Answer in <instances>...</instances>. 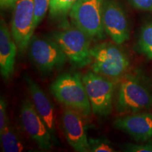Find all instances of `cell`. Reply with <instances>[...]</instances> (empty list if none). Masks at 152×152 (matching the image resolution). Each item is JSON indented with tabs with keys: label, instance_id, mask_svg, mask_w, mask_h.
Returning <instances> with one entry per match:
<instances>
[{
	"label": "cell",
	"instance_id": "cell-15",
	"mask_svg": "<svg viewBox=\"0 0 152 152\" xmlns=\"http://www.w3.org/2000/svg\"><path fill=\"white\" fill-rule=\"evenodd\" d=\"M0 140L4 152H20L25 150L24 144L9 125L0 132Z\"/></svg>",
	"mask_w": 152,
	"mask_h": 152
},
{
	"label": "cell",
	"instance_id": "cell-23",
	"mask_svg": "<svg viewBox=\"0 0 152 152\" xmlns=\"http://www.w3.org/2000/svg\"><path fill=\"white\" fill-rule=\"evenodd\" d=\"M18 0H0V6L2 9H10L14 7Z\"/></svg>",
	"mask_w": 152,
	"mask_h": 152
},
{
	"label": "cell",
	"instance_id": "cell-16",
	"mask_svg": "<svg viewBox=\"0 0 152 152\" xmlns=\"http://www.w3.org/2000/svg\"><path fill=\"white\" fill-rule=\"evenodd\" d=\"M137 49L141 54L152 60V23L142 28L137 42Z\"/></svg>",
	"mask_w": 152,
	"mask_h": 152
},
{
	"label": "cell",
	"instance_id": "cell-8",
	"mask_svg": "<svg viewBox=\"0 0 152 152\" xmlns=\"http://www.w3.org/2000/svg\"><path fill=\"white\" fill-rule=\"evenodd\" d=\"M11 32L18 50L23 53L29 47L35 32L34 0H18L14 7Z\"/></svg>",
	"mask_w": 152,
	"mask_h": 152
},
{
	"label": "cell",
	"instance_id": "cell-12",
	"mask_svg": "<svg viewBox=\"0 0 152 152\" xmlns=\"http://www.w3.org/2000/svg\"><path fill=\"white\" fill-rule=\"evenodd\" d=\"M114 128L128 134L138 142L152 140V113L148 112L125 114L117 118Z\"/></svg>",
	"mask_w": 152,
	"mask_h": 152
},
{
	"label": "cell",
	"instance_id": "cell-7",
	"mask_svg": "<svg viewBox=\"0 0 152 152\" xmlns=\"http://www.w3.org/2000/svg\"><path fill=\"white\" fill-rule=\"evenodd\" d=\"M28 50L31 61L44 73L61 69L68 60L64 51L53 39L33 36Z\"/></svg>",
	"mask_w": 152,
	"mask_h": 152
},
{
	"label": "cell",
	"instance_id": "cell-21",
	"mask_svg": "<svg viewBox=\"0 0 152 152\" xmlns=\"http://www.w3.org/2000/svg\"><path fill=\"white\" fill-rule=\"evenodd\" d=\"M9 125V117L7 113V102L4 98L0 99V132Z\"/></svg>",
	"mask_w": 152,
	"mask_h": 152
},
{
	"label": "cell",
	"instance_id": "cell-17",
	"mask_svg": "<svg viewBox=\"0 0 152 152\" xmlns=\"http://www.w3.org/2000/svg\"><path fill=\"white\" fill-rule=\"evenodd\" d=\"M77 0H51L49 15L52 18H63L70 12Z\"/></svg>",
	"mask_w": 152,
	"mask_h": 152
},
{
	"label": "cell",
	"instance_id": "cell-9",
	"mask_svg": "<svg viewBox=\"0 0 152 152\" xmlns=\"http://www.w3.org/2000/svg\"><path fill=\"white\" fill-rule=\"evenodd\" d=\"M20 120L23 129L39 149L45 151L52 149V144L54 143L52 134L30 100L23 101L20 108Z\"/></svg>",
	"mask_w": 152,
	"mask_h": 152
},
{
	"label": "cell",
	"instance_id": "cell-1",
	"mask_svg": "<svg viewBox=\"0 0 152 152\" xmlns=\"http://www.w3.org/2000/svg\"><path fill=\"white\" fill-rule=\"evenodd\" d=\"M56 99L66 108L89 116L92 107L83 77L77 73H64L58 76L50 86Z\"/></svg>",
	"mask_w": 152,
	"mask_h": 152
},
{
	"label": "cell",
	"instance_id": "cell-13",
	"mask_svg": "<svg viewBox=\"0 0 152 152\" xmlns=\"http://www.w3.org/2000/svg\"><path fill=\"white\" fill-rule=\"evenodd\" d=\"M24 78L35 109L46 123L55 142L56 141V131L54 106L37 82L27 74L24 76Z\"/></svg>",
	"mask_w": 152,
	"mask_h": 152
},
{
	"label": "cell",
	"instance_id": "cell-3",
	"mask_svg": "<svg viewBox=\"0 0 152 152\" xmlns=\"http://www.w3.org/2000/svg\"><path fill=\"white\" fill-rule=\"evenodd\" d=\"M91 68L94 73L109 77L120 79L130 66V59L116 44L103 42L91 47Z\"/></svg>",
	"mask_w": 152,
	"mask_h": 152
},
{
	"label": "cell",
	"instance_id": "cell-5",
	"mask_svg": "<svg viewBox=\"0 0 152 152\" xmlns=\"http://www.w3.org/2000/svg\"><path fill=\"white\" fill-rule=\"evenodd\" d=\"M104 1L77 0L69 12L73 24L91 39H103L106 37L102 20Z\"/></svg>",
	"mask_w": 152,
	"mask_h": 152
},
{
	"label": "cell",
	"instance_id": "cell-4",
	"mask_svg": "<svg viewBox=\"0 0 152 152\" xmlns=\"http://www.w3.org/2000/svg\"><path fill=\"white\" fill-rule=\"evenodd\" d=\"M68 60L75 68H84L92 63L90 38L75 26L66 23L52 35Z\"/></svg>",
	"mask_w": 152,
	"mask_h": 152
},
{
	"label": "cell",
	"instance_id": "cell-6",
	"mask_svg": "<svg viewBox=\"0 0 152 152\" xmlns=\"http://www.w3.org/2000/svg\"><path fill=\"white\" fill-rule=\"evenodd\" d=\"M82 77L92 113L100 117L108 116L113 110L114 83L109 77L93 71L87 72Z\"/></svg>",
	"mask_w": 152,
	"mask_h": 152
},
{
	"label": "cell",
	"instance_id": "cell-2",
	"mask_svg": "<svg viewBox=\"0 0 152 152\" xmlns=\"http://www.w3.org/2000/svg\"><path fill=\"white\" fill-rule=\"evenodd\" d=\"M115 108L120 114H130L152 108V92L139 77L124 75L119 79Z\"/></svg>",
	"mask_w": 152,
	"mask_h": 152
},
{
	"label": "cell",
	"instance_id": "cell-14",
	"mask_svg": "<svg viewBox=\"0 0 152 152\" xmlns=\"http://www.w3.org/2000/svg\"><path fill=\"white\" fill-rule=\"evenodd\" d=\"M18 46L8 26L1 19L0 25V73L5 80L11 78L14 71Z\"/></svg>",
	"mask_w": 152,
	"mask_h": 152
},
{
	"label": "cell",
	"instance_id": "cell-22",
	"mask_svg": "<svg viewBox=\"0 0 152 152\" xmlns=\"http://www.w3.org/2000/svg\"><path fill=\"white\" fill-rule=\"evenodd\" d=\"M132 7L139 10L152 11V0H129Z\"/></svg>",
	"mask_w": 152,
	"mask_h": 152
},
{
	"label": "cell",
	"instance_id": "cell-10",
	"mask_svg": "<svg viewBox=\"0 0 152 152\" xmlns=\"http://www.w3.org/2000/svg\"><path fill=\"white\" fill-rule=\"evenodd\" d=\"M104 29L114 43L121 45L130 39V29L125 11L115 0H104L102 13Z\"/></svg>",
	"mask_w": 152,
	"mask_h": 152
},
{
	"label": "cell",
	"instance_id": "cell-19",
	"mask_svg": "<svg viewBox=\"0 0 152 152\" xmlns=\"http://www.w3.org/2000/svg\"><path fill=\"white\" fill-rule=\"evenodd\" d=\"M89 144H90V151L92 152L115 151L109 140L105 137L90 138Z\"/></svg>",
	"mask_w": 152,
	"mask_h": 152
},
{
	"label": "cell",
	"instance_id": "cell-11",
	"mask_svg": "<svg viewBox=\"0 0 152 152\" xmlns=\"http://www.w3.org/2000/svg\"><path fill=\"white\" fill-rule=\"evenodd\" d=\"M83 116L78 112L66 108L61 115L62 129L68 144L75 151L89 152V139Z\"/></svg>",
	"mask_w": 152,
	"mask_h": 152
},
{
	"label": "cell",
	"instance_id": "cell-18",
	"mask_svg": "<svg viewBox=\"0 0 152 152\" xmlns=\"http://www.w3.org/2000/svg\"><path fill=\"white\" fill-rule=\"evenodd\" d=\"M51 0H34V28L43 20L50 7Z\"/></svg>",
	"mask_w": 152,
	"mask_h": 152
},
{
	"label": "cell",
	"instance_id": "cell-20",
	"mask_svg": "<svg viewBox=\"0 0 152 152\" xmlns=\"http://www.w3.org/2000/svg\"><path fill=\"white\" fill-rule=\"evenodd\" d=\"M124 149L131 152H152V140L137 144H126Z\"/></svg>",
	"mask_w": 152,
	"mask_h": 152
}]
</instances>
